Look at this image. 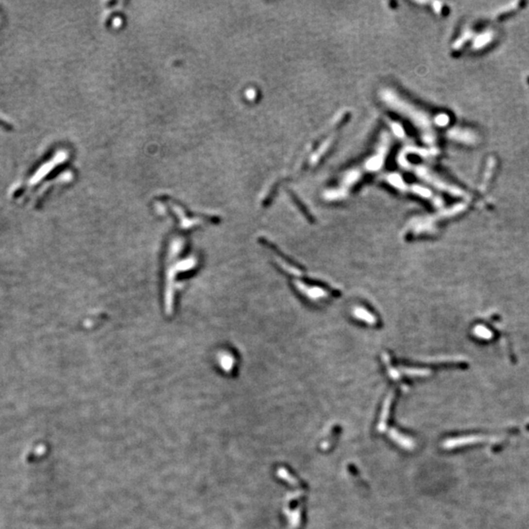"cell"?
Wrapping results in <instances>:
<instances>
[]
</instances>
